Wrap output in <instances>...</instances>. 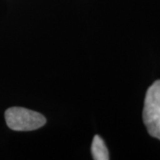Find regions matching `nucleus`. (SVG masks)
I'll return each instance as SVG.
<instances>
[{
    "label": "nucleus",
    "instance_id": "nucleus-1",
    "mask_svg": "<svg viewBox=\"0 0 160 160\" xmlns=\"http://www.w3.org/2000/svg\"><path fill=\"white\" fill-rule=\"evenodd\" d=\"M143 122L149 134L160 140V80L153 83L146 92Z\"/></svg>",
    "mask_w": 160,
    "mask_h": 160
},
{
    "label": "nucleus",
    "instance_id": "nucleus-2",
    "mask_svg": "<svg viewBox=\"0 0 160 160\" xmlns=\"http://www.w3.org/2000/svg\"><path fill=\"white\" fill-rule=\"evenodd\" d=\"M7 126L14 131H33L46 125V118L30 109L12 107L5 113Z\"/></svg>",
    "mask_w": 160,
    "mask_h": 160
},
{
    "label": "nucleus",
    "instance_id": "nucleus-3",
    "mask_svg": "<svg viewBox=\"0 0 160 160\" xmlns=\"http://www.w3.org/2000/svg\"><path fill=\"white\" fill-rule=\"evenodd\" d=\"M92 158L95 160H108L109 159V151L102 137L95 135L92 142L91 148Z\"/></svg>",
    "mask_w": 160,
    "mask_h": 160
}]
</instances>
